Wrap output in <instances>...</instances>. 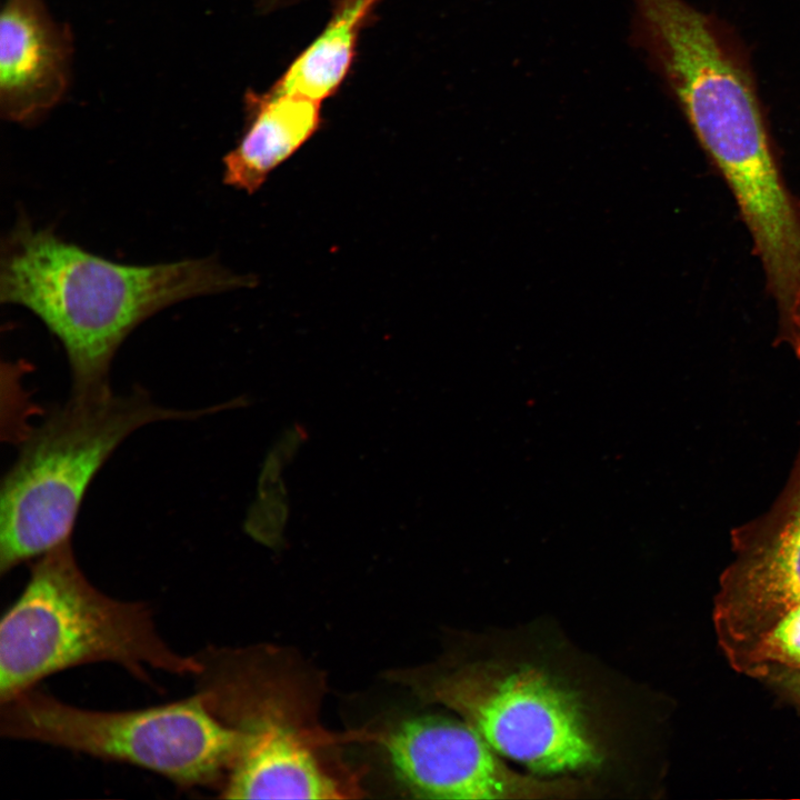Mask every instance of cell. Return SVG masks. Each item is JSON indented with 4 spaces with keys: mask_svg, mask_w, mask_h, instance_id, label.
<instances>
[{
    "mask_svg": "<svg viewBox=\"0 0 800 800\" xmlns=\"http://www.w3.org/2000/svg\"><path fill=\"white\" fill-rule=\"evenodd\" d=\"M211 258L123 264L86 251L21 217L3 241L0 299L32 311L62 344L71 394L111 389L109 369L147 318L184 299L251 286Z\"/></svg>",
    "mask_w": 800,
    "mask_h": 800,
    "instance_id": "6da1fadb",
    "label": "cell"
},
{
    "mask_svg": "<svg viewBox=\"0 0 800 800\" xmlns=\"http://www.w3.org/2000/svg\"><path fill=\"white\" fill-rule=\"evenodd\" d=\"M112 662L150 683L147 668L196 676V656L174 651L143 602L112 598L80 569L71 539L38 557L0 622V702L60 671Z\"/></svg>",
    "mask_w": 800,
    "mask_h": 800,
    "instance_id": "7a4b0ae2",
    "label": "cell"
},
{
    "mask_svg": "<svg viewBox=\"0 0 800 800\" xmlns=\"http://www.w3.org/2000/svg\"><path fill=\"white\" fill-rule=\"evenodd\" d=\"M218 407L183 410L156 403L140 387L128 393L72 396L30 429L2 479L0 572L71 539L84 493L113 451L136 430L193 420Z\"/></svg>",
    "mask_w": 800,
    "mask_h": 800,
    "instance_id": "3957f363",
    "label": "cell"
},
{
    "mask_svg": "<svg viewBox=\"0 0 800 800\" xmlns=\"http://www.w3.org/2000/svg\"><path fill=\"white\" fill-rule=\"evenodd\" d=\"M0 733L156 772L181 789L224 784L243 736L201 696L134 710H92L36 688L0 702Z\"/></svg>",
    "mask_w": 800,
    "mask_h": 800,
    "instance_id": "277c9868",
    "label": "cell"
},
{
    "mask_svg": "<svg viewBox=\"0 0 800 800\" xmlns=\"http://www.w3.org/2000/svg\"><path fill=\"white\" fill-rule=\"evenodd\" d=\"M456 711L499 754L539 774L600 761L578 697L542 669L478 663L412 682Z\"/></svg>",
    "mask_w": 800,
    "mask_h": 800,
    "instance_id": "5b68a950",
    "label": "cell"
},
{
    "mask_svg": "<svg viewBox=\"0 0 800 800\" xmlns=\"http://www.w3.org/2000/svg\"><path fill=\"white\" fill-rule=\"evenodd\" d=\"M733 560L720 577L713 622L728 650L800 606V448L771 509L731 532Z\"/></svg>",
    "mask_w": 800,
    "mask_h": 800,
    "instance_id": "8992f818",
    "label": "cell"
},
{
    "mask_svg": "<svg viewBox=\"0 0 800 800\" xmlns=\"http://www.w3.org/2000/svg\"><path fill=\"white\" fill-rule=\"evenodd\" d=\"M211 713L240 731L242 747L220 796L228 799H333L339 783L302 738L276 719L243 673L214 680L203 692Z\"/></svg>",
    "mask_w": 800,
    "mask_h": 800,
    "instance_id": "52a82bcc",
    "label": "cell"
},
{
    "mask_svg": "<svg viewBox=\"0 0 800 800\" xmlns=\"http://www.w3.org/2000/svg\"><path fill=\"white\" fill-rule=\"evenodd\" d=\"M386 749L399 780L419 798L520 799L568 790L511 770L464 720L409 719L387 737Z\"/></svg>",
    "mask_w": 800,
    "mask_h": 800,
    "instance_id": "ba28073f",
    "label": "cell"
},
{
    "mask_svg": "<svg viewBox=\"0 0 800 800\" xmlns=\"http://www.w3.org/2000/svg\"><path fill=\"white\" fill-rule=\"evenodd\" d=\"M71 38L42 0H4L0 16V108L8 120L31 123L62 98Z\"/></svg>",
    "mask_w": 800,
    "mask_h": 800,
    "instance_id": "9c48e42d",
    "label": "cell"
},
{
    "mask_svg": "<svg viewBox=\"0 0 800 800\" xmlns=\"http://www.w3.org/2000/svg\"><path fill=\"white\" fill-rule=\"evenodd\" d=\"M250 123L223 158V181L253 193L320 126V102L297 94L256 99Z\"/></svg>",
    "mask_w": 800,
    "mask_h": 800,
    "instance_id": "30bf717a",
    "label": "cell"
},
{
    "mask_svg": "<svg viewBox=\"0 0 800 800\" xmlns=\"http://www.w3.org/2000/svg\"><path fill=\"white\" fill-rule=\"evenodd\" d=\"M377 0H343L324 31L289 67L273 93L316 101L330 96L352 60L360 27Z\"/></svg>",
    "mask_w": 800,
    "mask_h": 800,
    "instance_id": "8fae6325",
    "label": "cell"
},
{
    "mask_svg": "<svg viewBox=\"0 0 800 800\" xmlns=\"http://www.w3.org/2000/svg\"><path fill=\"white\" fill-rule=\"evenodd\" d=\"M800 703V668L779 671L767 679Z\"/></svg>",
    "mask_w": 800,
    "mask_h": 800,
    "instance_id": "7c38bea8",
    "label": "cell"
},
{
    "mask_svg": "<svg viewBox=\"0 0 800 800\" xmlns=\"http://www.w3.org/2000/svg\"><path fill=\"white\" fill-rule=\"evenodd\" d=\"M799 208H800V201H799Z\"/></svg>",
    "mask_w": 800,
    "mask_h": 800,
    "instance_id": "4fadbf2b",
    "label": "cell"
}]
</instances>
